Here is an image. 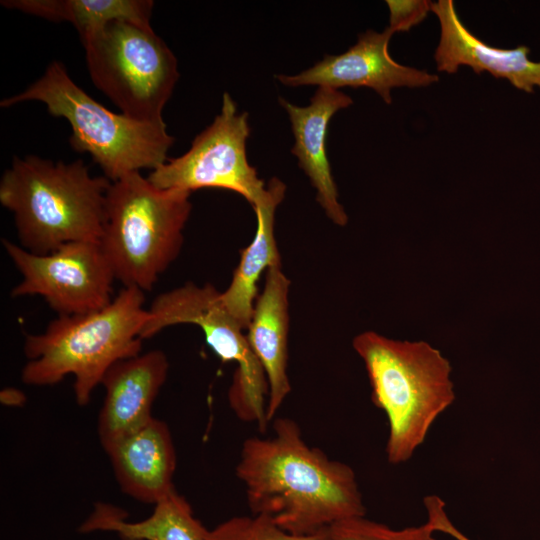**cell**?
Segmentation results:
<instances>
[{"instance_id": "cell-24", "label": "cell", "mask_w": 540, "mask_h": 540, "mask_svg": "<svg viewBox=\"0 0 540 540\" xmlns=\"http://www.w3.org/2000/svg\"><path fill=\"white\" fill-rule=\"evenodd\" d=\"M0 401L6 406H22L26 396L17 388H5L0 392Z\"/></svg>"}, {"instance_id": "cell-6", "label": "cell", "mask_w": 540, "mask_h": 540, "mask_svg": "<svg viewBox=\"0 0 540 540\" xmlns=\"http://www.w3.org/2000/svg\"><path fill=\"white\" fill-rule=\"evenodd\" d=\"M25 101H40L54 117L71 125L70 144L89 153L111 182L140 169L164 164L174 143L165 122H146L114 113L90 97L53 61L44 74L21 93L2 99L7 108Z\"/></svg>"}, {"instance_id": "cell-9", "label": "cell", "mask_w": 540, "mask_h": 540, "mask_svg": "<svg viewBox=\"0 0 540 540\" xmlns=\"http://www.w3.org/2000/svg\"><path fill=\"white\" fill-rule=\"evenodd\" d=\"M1 242L22 275L12 297L39 295L58 316L98 311L112 302L116 279L99 242H70L47 254Z\"/></svg>"}, {"instance_id": "cell-19", "label": "cell", "mask_w": 540, "mask_h": 540, "mask_svg": "<svg viewBox=\"0 0 540 540\" xmlns=\"http://www.w3.org/2000/svg\"><path fill=\"white\" fill-rule=\"evenodd\" d=\"M4 7L54 22H70L80 38L114 20L150 24L151 0H5Z\"/></svg>"}, {"instance_id": "cell-12", "label": "cell", "mask_w": 540, "mask_h": 540, "mask_svg": "<svg viewBox=\"0 0 540 540\" xmlns=\"http://www.w3.org/2000/svg\"><path fill=\"white\" fill-rule=\"evenodd\" d=\"M169 369L166 354L153 349L121 360L105 373V397L98 417L99 441L110 445L145 425Z\"/></svg>"}, {"instance_id": "cell-20", "label": "cell", "mask_w": 540, "mask_h": 540, "mask_svg": "<svg viewBox=\"0 0 540 540\" xmlns=\"http://www.w3.org/2000/svg\"><path fill=\"white\" fill-rule=\"evenodd\" d=\"M207 540H328V532L295 535L263 515L235 516L208 529Z\"/></svg>"}, {"instance_id": "cell-3", "label": "cell", "mask_w": 540, "mask_h": 540, "mask_svg": "<svg viewBox=\"0 0 540 540\" xmlns=\"http://www.w3.org/2000/svg\"><path fill=\"white\" fill-rule=\"evenodd\" d=\"M144 302L142 290L123 287L101 310L58 316L42 333L25 334L23 383L51 386L72 375L75 400L86 406L112 365L141 353Z\"/></svg>"}, {"instance_id": "cell-23", "label": "cell", "mask_w": 540, "mask_h": 540, "mask_svg": "<svg viewBox=\"0 0 540 540\" xmlns=\"http://www.w3.org/2000/svg\"><path fill=\"white\" fill-rule=\"evenodd\" d=\"M424 506L427 511V521L432 525L435 532H441L456 540H471L463 534L449 519L445 511V502L436 495L424 498Z\"/></svg>"}, {"instance_id": "cell-15", "label": "cell", "mask_w": 540, "mask_h": 540, "mask_svg": "<svg viewBox=\"0 0 540 540\" xmlns=\"http://www.w3.org/2000/svg\"><path fill=\"white\" fill-rule=\"evenodd\" d=\"M123 493L156 504L175 490L176 452L167 424L152 417L105 449Z\"/></svg>"}, {"instance_id": "cell-16", "label": "cell", "mask_w": 540, "mask_h": 540, "mask_svg": "<svg viewBox=\"0 0 540 540\" xmlns=\"http://www.w3.org/2000/svg\"><path fill=\"white\" fill-rule=\"evenodd\" d=\"M289 288L290 280L281 266L266 271L265 284L256 299L246 334L268 381V422L274 419L291 391L287 373Z\"/></svg>"}, {"instance_id": "cell-2", "label": "cell", "mask_w": 540, "mask_h": 540, "mask_svg": "<svg viewBox=\"0 0 540 540\" xmlns=\"http://www.w3.org/2000/svg\"><path fill=\"white\" fill-rule=\"evenodd\" d=\"M110 185L80 159L15 156L0 180V202L13 213L20 246L47 254L70 242H100Z\"/></svg>"}, {"instance_id": "cell-1", "label": "cell", "mask_w": 540, "mask_h": 540, "mask_svg": "<svg viewBox=\"0 0 540 540\" xmlns=\"http://www.w3.org/2000/svg\"><path fill=\"white\" fill-rule=\"evenodd\" d=\"M235 471L252 514L289 533L312 535L365 516L353 469L307 445L291 418L275 419L269 438H247Z\"/></svg>"}, {"instance_id": "cell-7", "label": "cell", "mask_w": 540, "mask_h": 540, "mask_svg": "<svg viewBox=\"0 0 540 540\" xmlns=\"http://www.w3.org/2000/svg\"><path fill=\"white\" fill-rule=\"evenodd\" d=\"M81 41L91 80L122 114L164 122L180 75L174 53L150 24L114 20Z\"/></svg>"}, {"instance_id": "cell-11", "label": "cell", "mask_w": 540, "mask_h": 540, "mask_svg": "<svg viewBox=\"0 0 540 540\" xmlns=\"http://www.w3.org/2000/svg\"><path fill=\"white\" fill-rule=\"evenodd\" d=\"M395 32L387 27L379 33L367 30L357 42L339 55H326L314 66L291 75L276 78L286 86L317 85L339 89L369 87L391 104V90L396 87L418 88L439 81L436 74L397 63L389 54L388 46Z\"/></svg>"}, {"instance_id": "cell-10", "label": "cell", "mask_w": 540, "mask_h": 540, "mask_svg": "<svg viewBox=\"0 0 540 540\" xmlns=\"http://www.w3.org/2000/svg\"><path fill=\"white\" fill-rule=\"evenodd\" d=\"M148 319L140 338L155 336L163 329L178 324H194L201 328L210 348L223 362H234V378L253 386L265 379L264 368L252 350L244 329L223 305L221 292L212 284L187 282L159 294L151 303Z\"/></svg>"}, {"instance_id": "cell-13", "label": "cell", "mask_w": 540, "mask_h": 540, "mask_svg": "<svg viewBox=\"0 0 540 540\" xmlns=\"http://www.w3.org/2000/svg\"><path fill=\"white\" fill-rule=\"evenodd\" d=\"M431 11L440 24L434 53L438 71L453 74L460 66H469L476 74L487 71L495 78H505L527 93H532L535 86L540 88V61L529 59L527 46L502 49L483 42L460 20L452 0L432 2Z\"/></svg>"}, {"instance_id": "cell-14", "label": "cell", "mask_w": 540, "mask_h": 540, "mask_svg": "<svg viewBox=\"0 0 540 540\" xmlns=\"http://www.w3.org/2000/svg\"><path fill=\"white\" fill-rule=\"evenodd\" d=\"M291 122L294 145L292 154L316 190V200L327 217L338 226L348 223V216L338 201V191L327 156L328 125L333 115L349 107L352 98L337 89L320 86L305 107L279 98Z\"/></svg>"}, {"instance_id": "cell-18", "label": "cell", "mask_w": 540, "mask_h": 540, "mask_svg": "<svg viewBox=\"0 0 540 540\" xmlns=\"http://www.w3.org/2000/svg\"><path fill=\"white\" fill-rule=\"evenodd\" d=\"M154 506L149 517L131 522L124 510L98 502L78 531L85 534L114 532L122 540H207L208 529L194 516L189 502L176 490Z\"/></svg>"}, {"instance_id": "cell-21", "label": "cell", "mask_w": 540, "mask_h": 540, "mask_svg": "<svg viewBox=\"0 0 540 540\" xmlns=\"http://www.w3.org/2000/svg\"><path fill=\"white\" fill-rule=\"evenodd\" d=\"M327 532L328 540H436L435 530L428 521L420 526L397 530L365 516L338 521Z\"/></svg>"}, {"instance_id": "cell-5", "label": "cell", "mask_w": 540, "mask_h": 540, "mask_svg": "<svg viewBox=\"0 0 540 540\" xmlns=\"http://www.w3.org/2000/svg\"><path fill=\"white\" fill-rule=\"evenodd\" d=\"M191 192L160 189L140 172L111 182L100 246L115 279L150 291L181 252Z\"/></svg>"}, {"instance_id": "cell-8", "label": "cell", "mask_w": 540, "mask_h": 540, "mask_svg": "<svg viewBox=\"0 0 540 540\" xmlns=\"http://www.w3.org/2000/svg\"><path fill=\"white\" fill-rule=\"evenodd\" d=\"M249 134L248 114L239 113L231 96L224 93L220 113L195 137L190 149L168 159L147 178L160 189L231 190L253 207L265 196L266 186L247 159Z\"/></svg>"}, {"instance_id": "cell-17", "label": "cell", "mask_w": 540, "mask_h": 540, "mask_svg": "<svg viewBox=\"0 0 540 540\" xmlns=\"http://www.w3.org/2000/svg\"><path fill=\"white\" fill-rule=\"evenodd\" d=\"M286 185L273 177L265 196L252 208L257 217L256 234L242 253L229 286L221 292L224 307L240 327L247 330L257 296V283L264 270L281 266L274 235L275 211L282 202Z\"/></svg>"}, {"instance_id": "cell-22", "label": "cell", "mask_w": 540, "mask_h": 540, "mask_svg": "<svg viewBox=\"0 0 540 540\" xmlns=\"http://www.w3.org/2000/svg\"><path fill=\"white\" fill-rule=\"evenodd\" d=\"M389 8V28L394 32L408 31L422 22L431 11V1L427 0H387Z\"/></svg>"}, {"instance_id": "cell-4", "label": "cell", "mask_w": 540, "mask_h": 540, "mask_svg": "<svg viewBox=\"0 0 540 540\" xmlns=\"http://www.w3.org/2000/svg\"><path fill=\"white\" fill-rule=\"evenodd\" d=\"M352 345L364 362L372 402L388 419L387 460L402 464L455 400L451 364L425 341L394 340L374 331L358 334Z\"/></svg>"}]
</instances>
